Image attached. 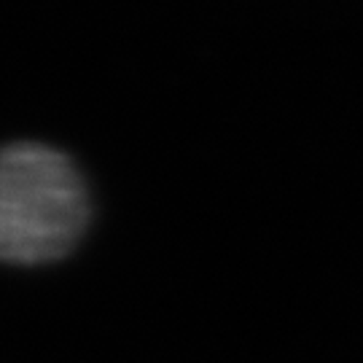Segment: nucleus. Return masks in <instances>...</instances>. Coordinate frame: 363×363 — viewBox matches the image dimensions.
Here are the masks:
<instances>
[{
  "label": "nucleus",
  "instance_id": "f257e3e1",
  "mask_svg": "<svg viewBox=\"0 0 363 363\" xmlns=\"http://www.w3.org/2000/svg\"><path fill=\"white\" fill-rule=\"evenodd\" d=\"M91 220L76 162L38 140L0 148V261L38 267L65 259Z\"/></svg>",
  "mask_w": 363,
  "mask_h": 363
}]
</instances>
